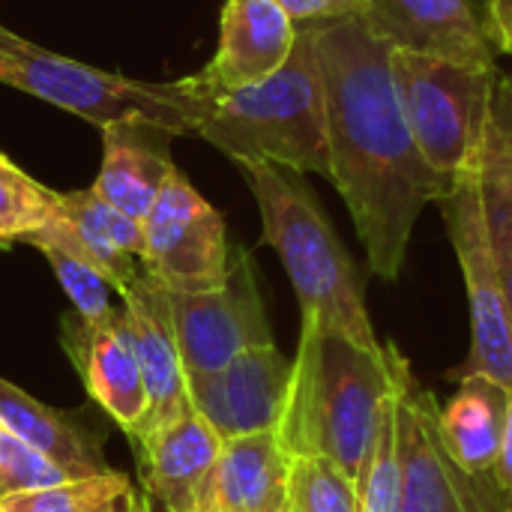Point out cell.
<instances>
[{
	"label": "cell",
	"mask_w": 512,
	"mask_h": 512,
	"mask_svg": "<svg viewBox=\"0 0 512 512\" xmlns=\"http://www.w3.org/2000/svg\"><path fill=\"white\" fill-rule=\"evenodd\" d=\"M87 512H141V492L129 486L126 492H120V495L96 504V507H90Z\"/></svg>",
	"instance_id": "cell-32"
},
{
	"label": "cell",
	"mask_w": 512,
	"mask_h": 512,
	"mask_svg": "<svg viewBox=\"0 0 512 512\" xmlns=\"http://www.w3.org/2000/svg\"><path fill=\"white\" fill-rule=\"evenodd\" d=\"M297 27L306 24H324V21H339V18H354L363 12L366 0H276Z\"/></svg>",
	"instance_id": "cell-29"
},
{
	"label": "cell",
	"mask_w": 512,
	"mask_h": 512,
	"mask_svg": "<svg viewBox=\"0 0 512 512\" xmlns=\"http://www.w3.org/2000/svg\"><path fill=\"white\" fill-rule=\"evenodd\" d=\"M507 512H512V507H510V504H507Z\"/></svg>",
	"instance_id": "cell-33"
},
{
	"label": "cell",
	"mask_w": 512,
	"mask_h": 512,
	"mask_svg": "<svg viewBox=\"0 0 512 512\" xmlns=\"http://www.w3.org/2000/svg\"><path fill=\"white\" fill-rule=\"evenodd\" d=\"M306 27L327 96V180L354 219L369 270L396 282L417 219L444 201L453 180L426 162L411 135L390 69L393 48L360 15Z\"/></svg>",
	"instance_id": "cell-1"
},
{
	"label": "cell",
	"mask_w": 512,
	"mask_h": 512,
	"mask_svg": "<svg viewBox=\"0 0 512 512\" xmlns=\"http://www.w3.org/2000/svg\"><path fill=\"white\" fill-rule=\"evenodd\" d=\"M510 390L486 375L459 378V390L441 408V432L453 459L471 477H495L507 432Z\"/></svg>",
	"instance_id": "cell-20"
},
{
	"label": "cell",
	"mask_w": 512,
	"mask_h": 512,
	"mask_svg": "<svg viewBox=\"0 0 512 512\" xmlns=\"http://www.w3.org/2000/svg\"><path fill=\"white\" fill-rule=\"evenodd\" d=\"M0 84L51 102L93 126L141 117L171 135H192L207 111L189 78L171 84L135 81L81 60L54 54L0 24Z\"/></svg>",
	"instance_id": "cell-5"
},
{
	"label": "cell",
	"mask_w": 512,
	"mask_h": 512,
	"mask_svg": "<svg viewBox=\"0 0 512 512\" xmlns=\"http://www.w3.org/2000/svg\"><path fill=\"white\" fill-rule=\"evenodd\" d=\"M45 261L51 264L60 288L66 291L69 303H72V312L84 321H99V318H108L117 303L111 300V282L96 273L87 261H81L78 255L66 252V249H57V246H36Z\"/></svg>",
	"instance_id": "cell-27"
},
{
	"label": "cell",
	"mask_w": 512,
	"mask_h": 512,
	"mask_svg": "<svg viewBox=\"0 0 512 512\" xmlns=\"http://www.w3.org/2000/svg\"><path fill=\"white\" fill-rule=\"evenodd\" d=\"M390 69L420 153L441 177L453 180L480 153L501 72L396 48Z\"/></svg>",
	"instance_id": "cell-6"
},
{
	"label": "cell",
	"mask_w": 512,
	"mask_h": 512,
	"mask_svg": "<svg viewBox=\"0 0 512 512\" xmlns=\"http://www.w3.org/2000/svg\"><path fill=\"white\" fill-rule=\"evenodd\" d=\"M141 225L144 270L165 291L195 294L225 282L234 258L225 219L183 171H171Z\"/></svg>",
	"instance_id": "cell-9"
},
{
	"label": "cell",
	"mask_w": 512,
	"mask_h": 512,
	"mask_svg": "<svg viewBox=\"0 0 512 512\" xmlns=\"http://www.w3.org/2000/svg\"><path fill=\"white\" fill-rule=\"evenodd\" d=\"M291 512H360L357 483L327 459H291Z\"/></svg>",
	"instance_id": "cell-25"
},
{
	"label": "cell",
	"mask_w": 512,
	"mask_h": 512,
	"mask_svg": "<svg viewBox=\"0 0 512 512\" xmlns=\"http://www.w3.org/2000/svg\"><path fill=\"white\" fill-rule=\"evenodd\" d=\"M60 342L90 402L120 426L129 441L141 438L147 423V390L126 330L123 303L99 321H84L75 312L66 315Z\"/></svg>",
	"instance_id": "cell-12"
},
{
	"label": "cell",
	"mask_w": 512,
	"mask_h": 512,
	"mask_svg": "<svg viewBox=\"0 0 512 512\" xmlns=\"http://www.w3.org/2000/svg\"><path fill=\"white\" fill-rule=\"evenodd\" d=\"M132 483L111 471V474H99V477H87V480H69L60 486H48V489H36V492H21L12 495L6 501H0L3 512H87L90 507L126 492Z\"/></svg>",
	"instance_id": "cell-26"
},
{
	"label": "cell",
	"mask_w": 512,
	"mask_h": 512,
	"mask_svg": "<svg viewBox=\"0 0 512 512\" xmlns=\"http://www.w3.org/2000/svg\"><path fill=\"white\" fill-rule=\"evenodd\" d=\"M441 210L471 303V354L456 372H450V378L486 375L512 393V315L486 222L480 153L453 177Z\"/></svg>",
	"instance_id": "cell-7"
},
{
	"label": "cell",
	"mask_w": 512,
	"mask_h": 512,
	"mask_svg": "<svg viewBox=\"0 0 512 512\" xmlns=\"http://www.w3.org/2000/svg\"><path fill=\"white\" fill-rule=\"evenodd\" d=\"M69 480H75L69 471H63L57 462H51L48 456L15 438L6 426H0V501Z\"/></svg>",
	"instance_id": "cell-28"
},
{
	"label": "cell",
	"mask_w": 512,
	"mask_h": 512,
	"mask_svg": "<svg viewBox=\"0 0 512 512\" xmlns=\"http://www.w3.org/2000/svg\"><path fill=\"white\" fill-rule=\"evenodd\" d=\"M402 360L396 345L372 351L333 327L300 318L288 405L276 429L285 453L327 459L357 483Z\"/></svg>",
	"instance_id": "cell-2"
},
{
	"label": "cell",
	"mask_w": 512,
	"mask_h": 512,
	"mask_svg": "<svg viewBox=\"0 0 512 512\" xmlns=\"http://www.w3.org/2000/svg\"><path fill=\"white\" fill-rule=\"evenodd\" d=\"M285 512H291V510H285Z\"/></svg>",
	"instance_id": "cell-35"
},
{
	"label": "cell",
	"mask_w": 512,
	"mask_h": 512,
	"mask_svg": "<svg viewBox=\"0 0 512 512\" xmlns=\"http://www.w3.org/2000/svg\"><path fill=\"white\" fill-rule=\"evenodd\" d=\"M120 303L147 390V423L141 432L147 435L192 411L186 393V372L171 324L168 291L153 276H144L120 294Z\"/></svg>",
	"instance_id": "cell-16"
},
{
	"label": "cell",
	"mask_w": 512,
	"mask_h": 512,
	"mask_svg": "<svg viewBox=\"0 0 512 512\" xmlns=\"http://www.w3.org/2000/svg\"><path fill=\"white\" fill-rule=\"evenodd\" d=\"M360 18L396 51L498 69L483 18L468 0H366Z\"/></svg>",
	"instance_id": "cell-15"
},
{
	"label": "cell",
	"mask_w": 512,
	"mask_h": 512,
	"mask_svg": "<svg viewBox=\"0 0 512 512\" xmlns=\"http://www.w3.org/2000/svg\"><path fill=\"white\" fill-rule=\"evenodd\" d=\"M0 512H3V507H0Z\"/></svg>",
	"instance_id": "cell-34"
},
{
	"label": "cell",
	"mask_w": 512,
	"mask_h": 512,
	"mask_svg": "<svg viewBox=\"0 0 512 512\" xmlns=\"http://www.w3.org/2000/svg\"><path fill=\"white\" fill-rule=\"evenodd\" d=\"M357 492H360V512H399L402 471H399V432H396V390L384 402L381 426L372 453L363 465V474L357 480Z\"/></svg>",
	"instance_id": "cell-24"
},
{
	"label": "cell",
	"mask_w": 512,
	"mask_h": 512,
	"mask_svg": "<svg viewBox=\"0 0 512 512\" xmlns=\"http://www.w3.org/2000/svg\"><path fill=\"white\" fill-rule=\"evenodd\" d=\"M483 204L501 288L512 315V78L501 75L480 144Z\"/></svg>",
	"instance_id": "cell-22"
},
{
	"label": "cell",
	"mask_w": 512,
	"mask_h": 512,
	"mask_svg": "<svg viewBox=\"0 0 512 512\" xmlns=\"http://www.w3.org/2000/svg\"><path fill=\"white\" fill-rule=\"evenodd\" d=\"M132 447L141 492L150 501L168 512H198L201 489L219 459L222 441L195 411L141 435Z\"/></svg>",
	"instance_id": "cell-17"
},
{
	"label": "cell",
	"mask_w": 512,
	"mask_h": 512,
	"mask_svg": "<svg viewBox=\"0 0 512 512\" xmlns=\"http://www.w3.org/2000/svg\"><path fill=\"white\" fill-rule=\"evenodd\" d=\"M171 324L186 375L228 366L246 351L273 345L252 255L234 246L231 270L219 288L174 294L168 291Z\"/></svg>",
	"instance_id": "cell-10"
},
{
	"label": "cell",
	"mask_w": 512,
	"mask_h": 512,
	"mask_svg": "<svg viewBox=\"0 0 512 512\" xmlns=\"http://www.w3.org/2000/svg\"><path fill=\"white\" fill-rule=\"evenodd\" d=\"M291 372L294 363L276 345H264L216 372L186 375L189 405L222 444L276 432L288 405Z\"/></svg>",
	"instance_id": "cell-11"
},
{
	"label": "cell",
	"mask_w": 512,
	"mask_h": 512,
	"mask_svg": "<svg viewBox=\"0 0 512 512\" xmlns=\"http://www.w3.org/2000/svg\"><path fill=\"white\" fill-rule=\"evenodd\" d=\"M396 432L402 498L399 512H507L495 477H471L453 459L441 432V405L411 378L408 360L396 378Z\"/></svg>",
	"instance_id": "cell-8"
},
{
	"label": "cell",
	"mask_w": 512,
	"mask_h": 512,
	"mask_svg": "<svg viewBox=\"0 0 512 512\" xmlns=\"http://www.w3.org/2000/svg\"><path fill=\"white\" fill-rule=\"evenodd\" d=\"M0 426H6L15 438H21L51 462H57L75 480L111 474L102 456V441H96L66 411L42 405L6 378H0Z\"/></svg>",
	"instance_id": "cell-21"
},
{
	"label": "cell",
	"mask_w": 512,
	"mask_h": 512,
	"mask_svg": "<svg viewBox=\"0 0 512 512\" xmlns=\"http://www.w3.org/2000/svg\"><path fill=\"white\" fill-rule=\"evenodd\" d=\"M54 213L57 192L0 153V249L24 243V237L42 228Z\"/></svg>",
	"instance_id": "cell-23"
},
{
	"label": "cell",
	"mask_w": 512,
	"mask_h": 512,
	"mask_svg": "<svg viewBox=\"0 0 512 512\" xmlns=\"http://www.w3.org/2000/svg\"><path fill=\"white\" fill-rule=\"evenodd\" d=\"M195 135L231 162H273L297 174L330 177L327 96L312 30L300 27L291 57L270 78L207 96Z\"/></svg>",
	"instance_id": "cell-4"
},
{
	"label": "cell",
	"mask_w": 512,
	"mask_h": 512,
	"mask_svg": "<svg viewBox=\"0 0 512 512\" xmlns=\"http://www.w3.org/2000/svg\"><path fill=\"white\" fill-rule=\"evenodd\" d=\"M99 132L102 165L90 189L114 210L144 222L165 180L177 168L171 159V138L177 135L141 117L108 123Z\"/></svg>",
	"instance_id": "cell-18"
},
{
	"label": "cell",
	"mask_w": 512,
	"mask_h": 512,
	"mask_svg": "<svg viewBox=\"0 0 512 512\" xmlns=\"http://www.w3.org/2000/svg\"><path fill=\"white\" fill-rule=\"evenodd\" d=\"M258 204L261 240L279 255L297 303L300 318L333 327L363 348L378 345L372 318L363 300V282L354 258L330 225L318 195L303 174L273 162H234Z\"/></svg>",
	"instance_id": "cell-3"
},
{
	"label": "cell",
	"mask_w": 512,
	"mask_h": 512,
	"mask_svg": "<svg viewBox=\"0 0 512 512\" xmlns=\"http://www.w3.org/2000/svg\"><path fill=\"white\" fill-rule=\"evenodd\" d=\"M291 456L276 432L225 441L201 489L198 512H285Z\"/></svg>",
	"instance_id": "cell-19"
},
{
	"label": "cell",
	"mask_w": 512,
	"mask_h": 512,
	"mask_svg": "<svg viewBox=\"0 0 512 512\" xmlns=\"http://www.w3.org/2000/svg\"><path fill=\"white\" fill-rule=\"evenodd\" d=\"M495 483L504 492L507 504L512 507V393L510 408H507V432H504V447H501V459L495 465Z\"/></svg>",
	"instance_id": "cell-31"
},
{
	"label": "cell",
	"mask_w": 512,
	"mask_h": 512,
	"mask_svg": "<svg viewBox=\"0 0 512 512\" xmlns=\"http://www.w3.org/2000/svg\"><path fill=\"white\" fill-rule=\"evenodd\" d=\"M297 36L300 27L276 0H225L216 54L186 78L204 96L252 87L285 66Z\"/></svg>",
	"instance_id": "cell-14"
},
{
	"label": "cell",
	"mask_w": 512,
	"mask_h": 512,
	"mask_svg": "<svg viewBox=\"0 0 512 512\" xmlns=\"http://www.w3.org/2000/svg\"><path fill=\"white\" fill-rule=\"evenodd\" d=\"M27 246H57L96 273H102L117 294L129 291L147 276L144 270V225L114 210L93 189L57 192V213L24 237Z\"/></svg>",
	"instance_id": "cell-13"
},
{
	"label": "cell",
	"mask_w": 512,
	"mask_h": 512,
	"mask_svg": "<svg viewBox=\"0 0 512 512\" xmlns=\"http://www.w3.org/2000/svg\"><path fill=\"white\" fill-rule=\"evenodd\" d=\"M483 27L492 48L512 57V0H486Z\"/></svg>",
	"instance_id": "cell-30"
}]
</instances>
